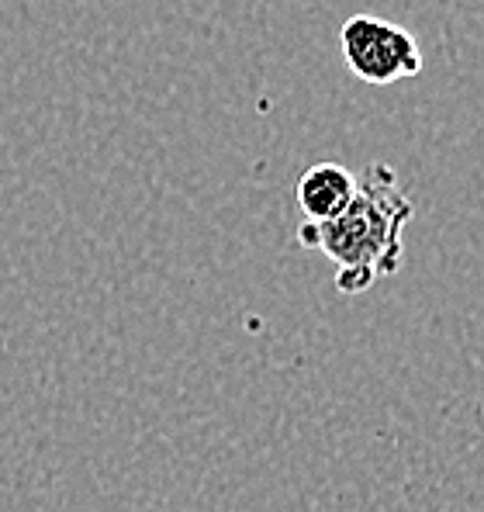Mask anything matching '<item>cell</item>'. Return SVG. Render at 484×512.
<instances>
[{"mask_svg":"<svg viewBox=\"0 0 484 512\" xmlns=\"http://www.w3.org/2000/svg\"><path fill=\"white\" fill-rule=\"evenodd\" d=\"M412 215L415 205L398 184V173L388 163H370L357 177L350 208L332 222H305L298 243L336 263V288L343 295H360L377 277L402 270V236Z\"/></svg>","mask_w":484,"mask_h":512,"instance_id":"1","label":"cell"},{"mask_svg":"<svg viewBox=\"0 0 484 512\" xmlns=\"http://www.w3.org/2000/svg\"><path fill=\"white\" fill-rule=\"evenodd\" d=\"M339 49L353 77L370 87H388L398 80L419 77L426 59L422 45L408 28L377 14H353L339 28Z\"/></svg>","mask_w":484,"mask_h":512,"instance_id":"2","label":"cell"},{"mask_svg":"<svg viewBox=\"0 0 484 512\" xmlns=\"http://www.w3.org/2000/svg\"><path fill=\"white\" fill-rule=\"evenodd\" d=\"M353 194H357V177L339 163H315L298 180V208L305 212V222L312 225L343 215Z\"/></svg>","mask_w":484,"mask_h":512,"instance_id":"3","label":"cell"}]
</instances>
